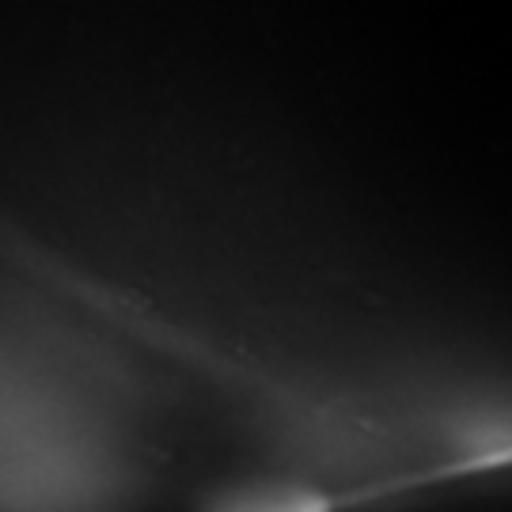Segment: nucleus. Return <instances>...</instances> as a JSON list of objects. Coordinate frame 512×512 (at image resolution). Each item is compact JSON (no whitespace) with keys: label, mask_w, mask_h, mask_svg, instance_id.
Wrapping results in <instances>:
<instances>
[{"label":"nucleus","mask_w":512,"mask_h":512,"mask_svg":"<svg viewBox=\"0 0 512 512\" xmlns=\"http://www.w3.org/2000/svg\"><path fill=\"white\" fill-rule=\"evenodd\" d=\"M209 512H327V497L289 482H270V486H239L213 497Z\"/></svg>","instance_id":"f257e3e1"}]
</instances>
